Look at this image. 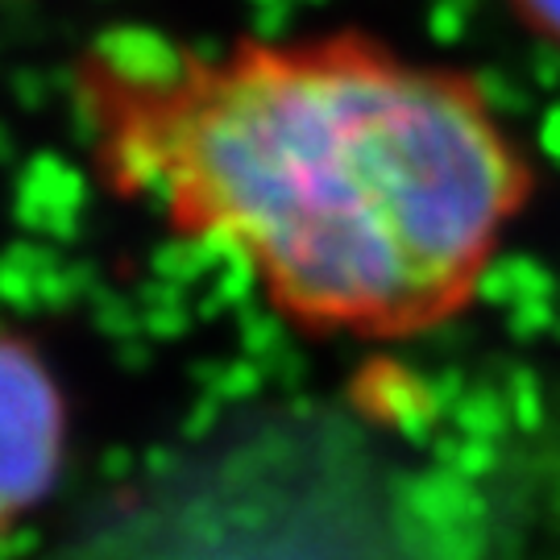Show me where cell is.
Returning a JSON list of instances; mask_svg holds the SVG:
<instances>
[{
  "instance_id": "2",
  "label": "cell",
  "mask_w": 560,
  "mask_h": 560,
  "mask_svg": "<svg viewBox=\"0 0 560 560\" xmlns=\"http://www.w3.org/2000/svg\"><path fill=\"white\" fill-rule=\"evenodd\" d=\"M71 441V402L42 340L0 328V540L55 490Z\"/></svg>"
},
{
  "instance_id": "1",
  "label": "cell",
  "mask_w": 560,
  "mask_h": 560,
  "mask_svg": "<svg viewBox=\"0 0 560 560\" xmlns=\"http://www.w3.org/2000/svg\"><path fill=\"white\" fill-rule=\"evenodd\" d=\"M92 179L221 254L287 328L402 349L460 320L536 191L478 75L358 25L88 42L67 71Z\"/></svg>"
},
{
  "instance_id": "3",
  "label": "cell",
  "mask_w": 560,
  "mask_h": 560,
  "mask_svg": "<svg viewBox=\"0 0 560 560\" xmlns=\"http://www.w3.org/2000/svg\"><path fill=\"white\" fill-rule=\"evenodd\" d=\"M506 4L532 38L560 50V0H506Z\"/></svg>"
}]
</instances>
